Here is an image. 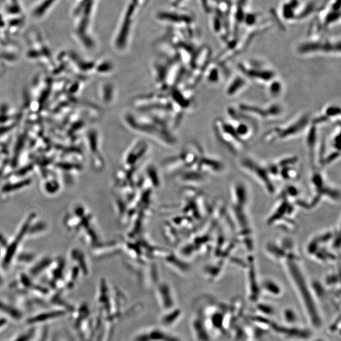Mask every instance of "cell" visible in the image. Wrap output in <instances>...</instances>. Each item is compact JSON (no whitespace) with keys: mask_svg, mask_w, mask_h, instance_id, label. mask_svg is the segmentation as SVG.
Returning <instances> with one entry per match:
<instances>
[{"mask_svg":"<svg viewBox=\"0 0 341 341\" xmlns=\"http://www.w3.org/2000/svg\"><path fill=\"white\" fill-rule=\"evenodd\" d=\"M317 10L315 2L305 4L301 0H286L280 7L279 14L281 21L295 22L303 21Z\"/></svg>","mask_w":341,"mask_h":341,"instance_id":"8992f818","label":"cell"},{"mask_svg":"<svg viewBox=\"0 0 341 341\" xmlns=\"http://www.w3.org/2000/svg\"><path fill=\"white\" fill-rule=\"evenodd\" d=\"M340 136V127L338 128L337 131H336L333 135L332 139V146L333 150H340L339 147V141Z\"/></svg>","mask_w":341,"mask_h":341,"instance_id":"7402d4cb","label":"cell"},{"mask_svg":"<svg viewBox=\"0 0 341 341\" xmlns=\"http://www.w3.org/2000/svg\"><path fill=\"white\" fill-rule=\"evenodd\" d=\"M134 341H181L179 338L169 334L159 328H154L139 333L135 336Z\"/></svg>","mask_w":341,"mask_h":341,"instance_id":"8fae6325","label":"cell"},{"mask_svg":"<svg viewBox=\"0 0 341 341\" xmlns=\"http://www.w3.org/2000/svg\"><path fill=\"white\" fill-rule=\"evenodd\" d=\"M213 130L218 142L232 154H240L247 148V142L238 135L232 122L217 118L213 122Z\"/></svg>","mask_w":341,"mask_h":341,"instance_id":"277c9868","label":"cell"},{"mask_svg":"<svg viewBox=\"0 0 341 341\" xmlns=\"http://www.w3.org/2000/svg\"><path fill=\"white\" fill-rule=\"evenodd\" d=\"M192 328L197 341L210 340V336L207 332V326L201 320L196 319L193 321Z\"/></svg>","mask_w":341,"mask_h":341,"instance_id":"9a60e30c","label":"cell"},{"mask_svg":"<svg viewBox=\"0 0 341 341\" xmlns=\"http://www.w3.org/2000/svg\"><path fill=\"white\" fill-rule=\"evenodd\" d=\"M340 107L336 105H330L325 107L322 114L330 123L340 122Z\"/></svg>","mask_w":341,"mask_h":341,"instance_id":"ac0fdd59","label":"cell"},{"mask_svg":"<svg viewBox=\"0 0 341 341\" xmlns=\"http://www.w3.org/2000/svg\"><path fill=\"white\" fill-rule=\"evenodd\" d=\"M149 150L147 143L144 140H139L133 143L123 157V162L125 166L132 167L137 164V163L141 162Z\"/></svg>","mask_w":341,"mask_h":341,"instance_id":"9c48e42d","label":"cell"},{"mask_svg":"<svg viewBox=\"0 0 341 341\" xmlns=\"http://www.w3.org/2000/svg\"><path fill=\"white\" fill-rule=\"evenodd\" d=\"M311 118L308 114L300 115L297 119L282 126L272 128L263 135L262 140L267 144L284 141L300 136L306 132L311 124Z\"/></svg>","mask_w":341,"mask_h":341,"instance_id":"3957f363","label":"cell"},{"mask_svg":"<svg viewBox=\"0 0 341 341\" xmlns=\"http://www.w3.org/2000/svg\"><path fill=\"white\" fill-rule=\"evenodd\" d=\"M297 52L302 56H340V37L329 36L325 31H312L307 39L298 44Z\"/></svg>","mask_w":341,"mask_h":341,"instance_id":"7a4b0ae2","label":"cell"},{"mask_svg":"<svg viewBox=\"0 0 341 341\" xmlns=\"http://www.w3.org/2000/svg\"><path fill=\"white\" fill-rule=\"evenodd\" d=\"M238 109L255 120H269L276 119L282 114L283 109L279 104H272L266 107L247 103H241Z\"/></svg>","mask_w":341,"mask_h":341,"instance_id":"ba28073f","label":"cell"},{"mask_svg":"<svg viewBox=\"0 0 341 341\" xmlns=\"http://www.w3.org/2000/svg\"><path fill=\"white\" fill-rule=\"evenodd\" d=\"M266 87L269 96L274 99L278 98L281 96L283 89H284V85L281 80L278 79L277 77L268 83Z\"/></svg>","mask_w":341,"mask_h":341,"instance_id":"e0dca14e","label":"cell"},{"mask_svg":"<svg viewBox=\"0 0 341 341\" xmlns=\"http://www.w3.org/2000/svg\"><path fill=\"white\" fill-rule=\"evenodd\" d=\"M222 67L215 63V65L211 67H207L205 69L204 76L205 80L209 84H216L220 82L221 79V69Z\"/></svg>","mask_w":341,"mask_h":341,"instance_id":"2e32d148","label":"cell"},{"mask_svg":"<svg viewBox=\"0 0 341 341\" xmlns=\"http://www.w3.org/2000/svg\"><path fill=\"white\" fill-rule=\"evenodd\" d=\"M140 112V113H134L131 111L124 112L122 120L125 126L137 134L154 140L162 146L170 147L176 144L177 140L173 134V130L154 117Z\"/></svg>","mask_w":341,"mask_h":341,"instance_id":"6da1fadb","label":"cell"},{"mask_svg":"<svg viewBox=\"0 0 341 341\" xmlns=\"http://www.w3.org/2000/svg\"><path fill=\"white\" fill-rule=\"evenodd\" d=\"M318 127L317 125L311 123L310 126L307 130V136H306V145L308 148V152H309L310 161L315 167V155L317 152L318 143Z\"/></svg>","mask_w":341,"mask_h":341,"instance_id":"7c38bea8","label":"cell"},{"mask_svg":"<svg viewBox=\"0 0 341 341\" xmlns=\"http://www.w3.org/2000/svg\"><path fill=\"white\" fill-rule=\"evenodd\" d=\"M99 98L105 106L113 104L117 98V90L111 82H104L99 85Z\"/></svg>","mask_w":341,"mask_h":341,"instance_id":"4fadbf2b","label":"cell"},{"mask_svg":"<svg viewBox=\"0 0 341 341\" xmlns=\"http://www.w3.org/2000/svg\"><path fill=\"white\" fill-rule=\"evenodd\" d=\"M340 156V150H333L332 152L329 154H325L324 157L323 158L322 162H321L320 167L325 166L332 164L338 159H339Z\"/></svg>","mask_w":341,"mask_h":341,"instance_id":"d6986e66","label":"cell"},{"mask_svg":"<svg viewBox=\"0 0 341 341\" xmlns=\"http://www.w3.org/2000/svg\"><path fill=\"white\" fill-rule=\"evenodd\" d=\"M298 157L297 156H288L282 158L279 161L276 162L278 167H280L290 166V165H295L298 162Z\"/></svg>","mask_w":341,"mask_h":341,"instance_id":"44dd1931","label":"cell"},{"mask_svg":"<svg viewBox=\"0 0 341 341\" xmlns=\"http://www.w3.org/2000/svg\"><path fill=\"white\" fill-rule=\"evenodd\" d=\"M240 164L245 172L259 182L269 194H274L275 186L266 165L250 157L242 158L240 160Z\"/></svg>","mask_w":341,"mask_h":341,"instance_id":"52a82bcc","label":"cell"},{"mask_svg":"<svg viewBox=\"0 0 341 341\" xmlns=\"http://www.w3.org/2000/svg\"><path fill=\"white\" fill-rule=\"evenodd\" d=\"M314 341H325V340L322 339V338H318V339H316Z\"/></svg>","mask_w":341,"mask_h":341,"instance_id":"603a6c76","label":"cell"},{"mask_svg":"<svg viewBox=\"0 0 341 341\" xmlns=\"http://www.w3.org/2000/svg\"><path fill=\"white\" fill-rule=\"evenodd\" d=\"M283 319L285 321L286 324L288 325H294L298 322V317L294 311L290 308L285 309L282 313Z\"/></svg>","mask_w":341,"mask_h":341,"instance_id":"ffe728a7","label":"cell"},{"mask_svg":"<svg viewBox=\"0 0 341 341\" xmlns=\"http://www.w3.org/2000/svg\"><path fill=\"white\" fill-rule=\"evenodd\" d=\"M248 80L242 74L233 78L225 89V94L229 97H235L246 89Z\"/></svg>","mask_w":341,"mask_h":341,"instance_id":"5bb4252c","label":"cell"},{"mask_svg":"<svg viewBox=\"0 0 341 341\" xmlns=\"http://www.w3.org/2000/svg\"><path fill=\"white\" fill-rule=\"evenodd\" d=\"M238 69L240 74L246 79L257 84L266 85L277 77V73L274 69L264 63L256 60H246L240 62Z\"/></svg>","mask_w":341,"mask_h":341,"instance_id":"5b68a950","label":"cell"},{"mask_svg":"<svg viewBox=\"0 0 341 341\" xmlns=\"http://www.w3.org/2000/svg\"><path fill=\"white\" fill-rule=\"evenodd\" d=\"M224 168V165L220 160L211 156H207L204 154L197 162L195 169L199 170L200 173L219 174Z\"/></svg>","mask_w":341,"mask_h":341,"instance_id":"30bf717a","label":"cell"}]
</instances>
